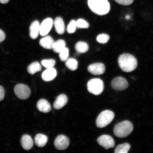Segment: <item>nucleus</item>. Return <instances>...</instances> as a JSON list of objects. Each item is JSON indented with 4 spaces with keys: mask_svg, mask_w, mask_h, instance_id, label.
I'll use <instances>...</instances> for the list:
<instances>
[{
    "mask_svg": "<svg viewBox=\"0 0 153 153\" xmlns=\"http://www.w3.org/2000/svg\"><path fill=\"white\" fill-rule=\"evenodd\" d=\"M42 70L41 65L39 62H36L31 63L27 68L28 72L30 74H34L36 73L41 71Z\"/></svg>",
    "mask_w": 153,
    "mask_h": 153,
    "instance_id": "20",
    "label": "nucleus"
},
{
    "mask_svg": "<svg viewBox=\"0 0 153 153\" xmlns=\"http://www.w3.org/2000/svg\"><path fill=\"white\" fill-rule=\"evenodd\" d=\"M133 130L132 123L128 120L120 122L114 126V133L115 135L120 138H123L129 136Z\"/></svg>",
    "mask_w": 153,
    "mask_h": 153,
    "instance_id": "3",
    "label": "nucleus"
},
{
    "mask_svg": "<svg viewBox=\"0 0 153 153\" xmlns=\"http://www.w3.org/2000/svg\"><path fill=\"white\" fill-rule=\"evenodd\" d=\"M114 117V114L112 111L105 110L99 114L96 120L97 127L103 128L106 127L111 122Z\"/></svg>",
    "mask_w": 153,
    "mask_h": 153,
    "instance_id": "4",
    "label": "nucleus"
},
{
    "mask_svg": "<svg viewBox=\"0 0 153 153\" xmlns=\"http://www.w3.org/2000/svg\"><path fill=\"white\" fill-rule=\"evenodd\" d=\"M70 140L68 137L63 135L58 136L54 141V146L57 150H63L68 148Z\"/></svg>",
    "mask_w": 153,
    "mask_h": 153,
    "instance_id": "9",
    "label": "nucleus"
},
{
    "mask_svg": "<svg viewBox=\"0 0 153 153\" xmlns=\"http://www.w3.org/2000/svg\"><path fill=\"white\" fill-rule=\"evenodd\" d=\"M76 27V21L72 20L70 21L67 28V31L69 34H72L75 32Z\"/></svg>",
    "mask_w": 153,
    "mask_h": 153,
    "instance_id": "27",
    "label": "nucleus"
},
{
    "mask_svg": "<svg viewBox=\"0 0 153 153\" xmlns=\"http://www.w3.org/2000/svg\"><path fill=\"white\" fill-rule=\"evenodd\" d=\"M21 143L22 148L27 150H30L33 145V139L30 135L27 134L22 136L21 139Z\"/></svg>",
    "mask_w": 153,
    "mask_h": 153,
    "instance_id": "17",
    "label": "nucleus"
},
{
    "mask_svg": "<svg viewBox=\"0 0 153 153\" xmlns=\"http://www.w3.org/2000/svg\"><path fill=\"white\" fill-rule=\"evenodd\" d=\"M119 66L123 71L129 72L137 68V61L135 57L129 53H123L118 59Z\"/></svg>",
    "mask_w": 153,
    "mask_h": 153,
    "instance_id": "1",
    "label": "nucleus"
},
{
    "mask_svg": "<svg viewBox=\"0 0 153 153\" xmlns=\"http://www.w3.org/2000/svg\"><path fill=\"white\" fill-rule=\"evenodd\" d=\"M88 70L93 75H101L105 72V67L102 63H96L90 65L88 67Z\"/></svg>",
    "mask_w": 153,
    "mask_h": 153,
    "instance_id": "11",
    "label": "nucleus"
},
{
    "mask_svg": "<svg viewBox=\"0 0 153 153\" xmlns=\"http://www.w3.org/2000/svg\"><path fill=\"white\" fill-rule=\"evenodd\" d=\"M68 102V97L65 94H61L58 96L53 103V106L55 109L59 110L62 108Z\"/></svg>",
    "mask_w": 153,
    "mask_h": 153,
    "instance_id": "13",
    "label": "nucleus"
},
{
    "mask_svg": "<svg viewBox=\"0 0 153 153\" xmlns=\"http://www.w3.org/2000/svg\"><path fill=\"white\" fill-rule=\"evenodd\" d=\"M69 50L68 48L65 47L59 53V58L62 62H66L68 58Z\"/></svg>",
    "mask_w": 153,
    "mask_h": 153,
    "instance_id": "26",
    "label": "nucleus"
},
{
    "mask_svg": "<svg viewBox=\"0 0 153 153\" xmlns=\"http://www.w3.org/2000/svg\"><path fill=\"white\" fill-rule=\"evenodd\" d=\"M66 43L64 40L59 39L54 42L53 45V51L55 53H59L66 47Z\"/></svg>",
    "mask_w": 153,
    "mask_h": 153,
    "instance_id": "21",
    "label": "nucleus"
},
{
    "mask_svg": "<svg viewBox=\"0 0 153 153\" xmlns=\"http://www.w3.org/2000/svg\"><path fill=\"white\" fill-rule=\"evenodd\" d=\"M87 89L89 92L98 95L102 93L104 89V84L100 78H93L88 82Z\"/></svg>",
    "mask_w": 153,
    "mask_h": 153,
    "instance_id": "5",
    "label": "nucleus"
},
{
    "mask_svg": "<svg viewBox=\"0 0 153 153\" xmlns=\"http://www.w3.org/2000/svg\"><path fill=\"white\" fill-rule=\"evenodd\" d=\"M66 66L70 70L74 71L77 69L78 67L77 61L72 58H68L66 61Z\"/></svg>",
    "mask_w": 153,
    "mask_h": 153,
    "instance_id": "23",
    "label": "nucleus"
},
{
    "mask_svg": "<svg viewBox=\"0 0 153 153\" xmlns=\"http://www.w3.org/2000/svg\"><path fill=\"white\" fill-rule=\"evenodd\" d=\"M97 142L106 150L113 148L115 146L114 139L110 136L108 135H101L97 138Z\"/></svg>",
    "mask_w": 153,
    "mask_h": 153,
    "instance_id": "7",
    "label": "nucleus"
},
{
    "mask_svg": "<svg viewBox=\"0 0 153 153\" xmlns=\"http://www.w3.org/2000/svg\"><path fill=\"white\" fill-rule=\"evenodd\" d=\"M119 4L124 5H128L133 3L134 0H114Z\"/></svg>",
    "mask_w": 153,
    "mask_h": 153,
    "instance_id": "30",
    "label": "nucleus"
},
{
    "mask_svg": "<svg viewBox=\"0 0 153 153\" xmlns=\"http://www.w3.org/2000/svg\"><path fill=\"white\" fill-rule=\"evenodd\" d=\"M76 27L81 28H88L89 27V24L87 21L83 19H79L76 21Z\"/></svg>",
    "mask_w": 153,
    "mask_h": 153,
    "instance_id": "28",
    "label": "nucleus"
},
{
    "mask_svg": "<svg viewBox=\"0 0 153 153\" xmlns=\"http://www.w3.org/2000/svg\"><path fill=\"white\" fill-rule=\"evenodd\" d=\"M5 95V90L2 86L0 85V101L3 100Z\"/></svg>",
    "mask_w": 153,
    "mask_h": 153,
    "instance_id": "31",
    "label": "nucleus"
},
{
    "mask_svg": "<svg viewBox=\"0 0 153 153\" xmlns=\"http://www.w3.org/2000/svg\"><path fill=\"white\" fill-rule=\"evenodd\" d=\"M14 92L19 99L25 100L30 97L31 91L28 86L24 84H19L15 86Z\"/></svg>",
    "mask_w": 153,
    "mask_h": 153,
    "instance_id": "6",
    "label": "nucleus"
},
{
    "mask_svg": "<svg viewBox=\"0 0 153 153\" xmlns=\"http://www.w3.org/2000/svg\"><path fill=\"white\" fill-rule=\"evenodd\" d=\"M39 41V45L44 48L51 49L54 42V40L51 36L46 35L44 36Z\"/></svg>",
    "mask_w": 153,
    "mask_h": 153,
    "instance_id": "16",
    "label": "nucleus"
},
{
    "mask_svg": "<svg viewBox=\"0 0 153 153\" xmlns=\"http://www.w3.org/2000/svg\"><path fill=\"white\" fill-rule=\"evenodd\" d=\"M40 25L37 20H35L32 22L30 27V36L33 39L37 38L39 34Z\"/></svg>",
    "mask_w": 153,
    "mask_h": 153,
    "instance_id": "14",
    "label": "nucleus"
},
{
    "mask_svg": "<svg viewBox=\"0 0 153 153\" xmlns=\"http://www.w3.org/2000/svg\"><path fill=\"white\" fill-rule=\"evenodd\" d=\"M110 36L106 34H101L97 36V41L101 44L106 43L110 39Z\"/></svg>",
    "mask_w": 153,
    "mask_h": 153,
    "instance_id": "29",
    "label": "nucleus"
},
{
    "mask_svg": "<svg viewBox=\"0 0 153 153\" xmlns=\"http://www.w3.org/2000/svg\"><path fill=\"white\" fill-rule=\"evenodd\" d=\"M34 141L36 145L37 146L41 148L45 146L46 144L48 141V138L46 135L43 134H39L36 135Z\"/></svg>",
    "mask_w": 153,
    "mask_h": 153,
    "instance_id": "19",
    "label": "nucleus"
},
{
    "mask_svg": "<svg viewBox=\"0 0 153 153\" xmlns=\"http://www.w3.org/2000/svg\"><path fill=\"white\" fill-rule=\"evenodd\" d=\"M75 49L79 53H84L88 51L89 45L88 44L83 41L78 42L75 45Z\"/></svg>",
    "mask_w": 153,
    "mask_h": 153,
    "instance_id": "22",
    "label": "nucleus"
},
{
    "mask_svg": "<svg viewBox=\"0 0 153 153\" xmlns=\"http://www.w3.org/2000/svg\"><path fill=\"white\" fill-rule=\"evenodd\" d=\"M131 146L128 143H125L120 144L115 149V153H127L128 152Z\"/></svg>",
    "mask_w": 153,
    "mask_h": 153,
    "instance_id": "24",
    "label": "nucleus"
},
{
    "mask_svg": "<svg viewBox=\"0 0 153 153\" xmlns=\"http://www.w3.org/2000/svg\"><path fill=\"white\" fill-rule=\"evenodd\" d=\"M5 38V34L2 30H0V43L3 42Z\"/></svg>",
    "mask_w": 153,
    "mask_h": 153,
    "instance_id": "32",
    "label": "nucleus"
},
{
    "mask_svg": "<svg viewBox=\"0 0 153 153\" xmlns=\"http://www.w3.org/2000/svg\"><path fill=\"white\" fill-rule=\"evenodd\" d=\"M41 64L47 68H53L56 64V61L54 59H45L42 61Z\"/></svg>",
    "mask_w": 153,
    "mask_h": 153,
    "instance_id": "25",
    "label": "nucleus"
},
{
    "mask_svg": "<svg viewBox=\"0 0 153 153\" xmlns=\"http://www.w3.org/2000/svg\"><path fill=\"white\" fill-rule=\"evenodd\" d=\"M88 3L89 8L95 14L104 15L110 11V5L108 0H88Z\"/></svg>",
    "mask_w": 153,
    "mask_h": 153,
    "instance_id": "2",
    "label": "nucleus"
},
{
    "mask_svg": "<svg viewBox=\"0 0 153 153\" xmlns=\"http://www.w3.org/2000/svg\"><path fill=\"white\" fill-rule=\"evenodd\" d=\"M126 18L127 20H129L130 18V16H129V15H127V16H126Z\"/></svg>",
    "mask_w": 153,
    "mask_h": 153,
    "instance_id": "34",
    "label": "nucleus"
},
{
    "mask_svg": "<svg viewBox=\"0 0 153 153\" xmlns=\"http://www.w3.org/2000/svg\"><path fill=\"white\" fill-rule=\"evenodd\" d=\"M53 23V19L51 18L45 19L40 25V35L42 37L47 35L52 28Z\"/></svg>",
    "mask_w": 153,
    "mask_h": 153,
    "instance_id": "10",
    "label": "nucleus"
},
{
    "mask_svg": "<svg viewBox=\"0 0 153 153\" xmlns=\"http://www.w3.org/2000/svg\"><path fill=\"white\" fill-rule=\"evenodd\" d=\"M9 0H0V3L3 4H6L8 2Z\"/></svg>",
    "mask_w": 153,
    "mask_h": 153,
    "instance_id": "33",
    "label": "nucleus"
},
{
    "mask_svg": "<svg viewBox=\"0 0 153 153\" xmlns=\"http://www.w3.org/2000/svg\"><path fill=\"white\" fill-rule=\"evenodd\" d=\"M37 106L40 112L45 113L49 112L51 109L50 104L45 99H40L37 102Z\"/></svg>",
    "mask_w": 153,
    "mask_h": 153,
    "instance_id": "15",
    "label": "nucleus"
},
{
    "mask_svg": "<svg viewBox=\"0 0 153 153\" xmlns=\"http://www.w3.org/2000/svg\"><path fill=\"white\" fill-rule=\"evenodd\" d=\"M53 24L54 25L55 30L57 33L62 34L65 31L64 22L62 19L60 17H57L55 19Z\"/></svg>",
    "mask_w": 153,
    "mask_h": 153,
    "instance_id": "18",
    "label": "nucleus"
},
{
    "mask_svg": "<svg viewBox=\"0 0 153 153\" xmlns=\"http://www.w3.org/2000/svg\"><path fill=\"white\" fill-rule=\"evenodd\" d=\"M57 74L56 70L54 68H47L42 74V77L43 81L49 82L54 79Z\"/></svg>",
    "mask_w": 153,
    "mask_h": 153,
    "instance_id": "12",
    "label": "nucleus"
},
{
    "mask_svg": "<svg viewBox=\"0 0 153 153\" xmlns=\"http://www.w3.org/2000/svg\"><path fill=\"white\" fill-rule=\"evenodd\" d=\"M112 87L116 91H121L127 89L128 83L127 80L121 76L115 78L111 82Z\"/></svg>",
    "mask_w": 153,
    "mask_h": 153,
    "instance_id": "8",
    "label": "nucleus"
}]
</instances>
